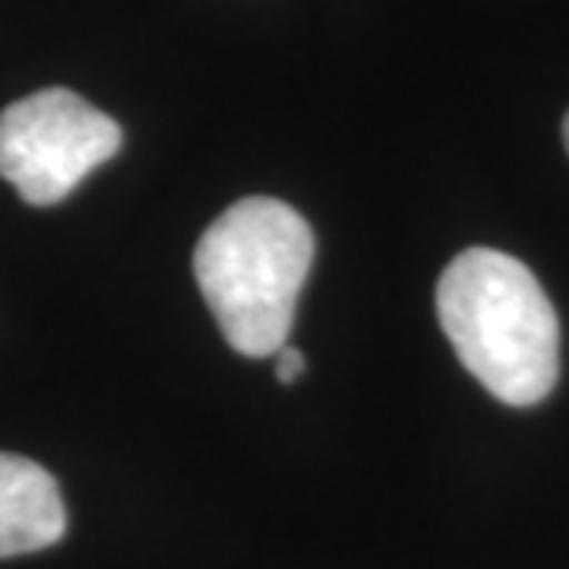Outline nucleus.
<instances>
[{"label": "nucleus", "mask_w": 569, "mask_h": 569, "mask_svg": "<svg viewBox=\"0 0 569 569\" xmlns=\"http://www.w3.org/2000/svg\"><path fill=\"white\" fill-rule=\"evenodd\" d=\"M67 507L56 477L22 455L0 451V559L60 543Z\"/></svg>", "instance_id": "4"}, {"label": "nucleus", "mask_w": 569, "mask_h": 569, "mask_svg": "<svg viewBox=\"0 0 569 569\" xmlns=\"http://www.w3.org/2000/svg\"><path fill=\"white\" fill-rule=\"evenodd\" d=\"M562 141H566V152H569V111H566V119H562Z\"/></svg>", "instance_id": "6"}, {"label": "nucleus", "mask_w": 569, "mask_h": 569, "mask_svg": "<svg viewBox=\"0 0 569 569\" xmlns=\"http://www.w3.org/2000/svg\"><path fill=\"white\" fill-rule=\"evenodd\" d=\"M278 381L281 385H292L296 378H303V373H307V359H303V351L300 348H289V345H284L281 351H278Z\"/></svg>", "instance_id": "5"}, {"label": "nucleus", "mask_w": 569, "mask_h": 569, "mask_svg": "<svg viewBox=\"0 0 569 569\" xmlns=\"http://www.w3.org/2000/svg\"><path fill=\"white\" fill-rule=\"evenodd\" d=\"M315 263L307 219L274 197H248L203 230L192 270L233 351L267 359L289 345L296 303Z\"/></svg>", "instance_id": "2"}, {"label": "nucleus", "mask_w": 569, "mask_h": 569, "mask_svg": "<svg viewBox=\"0 0 569 569\" xmlns=\"http://www.w3.org/2000/svg\"><path fill=\"white\" fill-rule=\"evenodd\" d=\"M119 148V122L71 89H41L0 111V178L33 208L67 200Z\"/></svg>", "instance_id": "3"}, {"label": "nucleus", "mask_w": 569, "mask_h": 569, "mask_svg": "<svg viewBox=\"0 0 569 569\" xmlns=\"http://www.w3.org/2000/svg\"><path fill=\"white\" fill-rule=\"evenodd\" d=\"M437 315L462 367L496 400H548L562 367L559 315L537 274L496 248H466L437 284Z\"/></svg>", "instance_id": "1"}]
</instances>
